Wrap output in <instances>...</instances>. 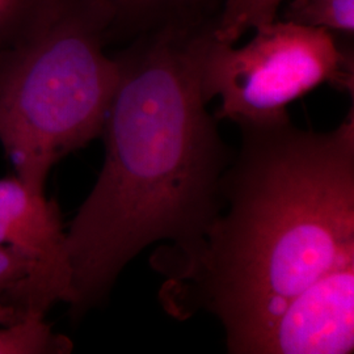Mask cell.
<instances>
[{"instance_id":"obj_1","label":"cell","mask_w":354,"mask_h":354,"mask_svg":"<svg viewBox=\"0 0 354 354\" xmlns=\"http://www.w3.org/2000/svg\"><path fill=\"white\" fill-rule=\"evenodd\" d=\"M213 30L142 35L113 55L118 83L102 129L104 165L66 231L74 317L100 304L153 243L174 244L159 256L163 273L188 261L222 212L234 152L203 96Z\"/></svg>"},{"instance_id":"obj_2","label":"cell","mask_w":354,"mask_h":354,"mask_svg":"<svg viewBox=\"0 0 354 354\" xmlns=\"http://www.w3.org/2000/svg\"><path fill=\"white\" fill-rule=\"evenodd\" d=\"M223 207L203 245L165 273L169 314H213L241 354L298 291L354 264V111L330 131L290 118L239 124Z\"/></svg>"},{"instance_id":"obj_3","label":"cell","mask_w":354,"mask_h":354,"mask_svg":"<svg viewBox=\"0 0 354 354\" xmlns=\"http://www.w3.org/2000/svg\"><path fill=\"white\" fill-rule=\"evenodd\" d=\"M111 24L104 0H61L0 54V143L32 189L44 192L53 165L102 137L118 83L105 53Z\"/></svg>"},{"instance_id":"obj_4","label":"cell","mask_w":354,"mask_h":354,"mask_svg":"<svg viewBox=\"0 0 354 354\" xmlns=\"http://www.w3.org/2000/svg\"><path fill=\"white\" fill-rule=\"evenodd\" d=\"M244 46L210 39L203 62V96L221 99L214 117L236 125L290 118L288 106L323 84L354 91L352 42L323 28L276 19L257 26Z\"/></svg>"},{"instance_id":"obj_5","label":"cell","mask_w":354,"mask_h":354,"mask_svg":"<svg viewBox=\"0 0 354 354\" xmlns=\"http://www.w3.org/2000/svg\"><path fill=\"white\" fill-rule=\"evenodd\" d=\"M354 349V264L298 291L241 354H349Z\"/></svg>"},{"instance_id":"obj_6","label":"cell","mask_w":354,"mask_h":354,"mask_svg":"<svg viewBox=\"0 0 354 354\" xmlns=\"http://www.w3.org/2000/svg\"><path fill=\"white\" fill-rule=\"evenodd\" d=\"M0 245L35 266L32 315L45 317L55 304H73V273L58 205L17 176L0 178Z\"/></svg>"},{"instance_id":"obj_7","label":"cell","mask_w":354,"mask_h":354,"mask_svg":"<svg viewBox=\"0 0 354 354\" xmlns=\"http://www.w3.org/2000/svg\"><path fill=\"white\" fill-rule=\"evenodd\" d=\"M112 15L111 42L162 30L198 32L215 28L225 0H104Z\"/></svg>"},{"instance_id":"obj_8","label":"cell","mask_w":354,"mask_h":354,"mask_svg":"<svg viewBox=\"0 0 354 354\" xmlns=\"http://www.w3.org/2000/svg\"><path fill=\"white\" fill-rule=\"evenodd\" d=\"M36 269L26 256L0 245V324L12 326L32 315Z\"/></svg>"},{"instance_id":"obj_9","label":"cell","mask_w":354,"mask_h":354,"mask_svg":"<svg viewBox=\"0 0 354 354\" xmlns=\"http://www.w3.org/2000/svg\"><path fill=\"white\" fill-rule=\"evenodd\" d=\"M277 19L323 28L353 39L354 0H288L279 8Z\"/></svg>"},{"instance_id":"obj_10","label":"cell","mask_w":354,"mask_h":354,"mask_svg":"<svg viewBox=\"0 0 354 354\" xmlns=\"http://www.w3.org/2000/svg\"><path fill=\"white\" fill-rule=\"evenodd\" d=\"M73 349V342L55 333L45 317H28L0 328V354H66Z\"/></svg>"},{"instance_id":"obj_11","label":"cell","mask_w":354,"mask_h":354,"mask_svg":"<svg viewBox=\"0 0 354 354\" xmlns=\"http://www.w3.org/2000/svg\"><path fill=\"white\" fill-rule=\"evenodd\" d=\"M288 0H225L213 36L216 41L235 45L248 30L277 19Z\"/></svg>"},{"instance_id":"obj_12","label":"cell","mask_w":354,"mask_h":354,"mask_svg":"<svg viewBox=\"0 0 354 354\" xmlns=\"http://www.w3.org/2000/svg\"><path fill=\"white\" fill-rule=\"evenodd\" d=\"M61 0H0V54L35 33Z\"/></svg>"}]
</instances>
